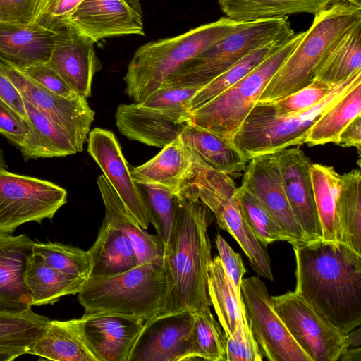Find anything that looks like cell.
Instances as JSON below:
<instances>
[{"mask_svg":"<svg viewBox=\"0 0 361 361\" xmlns=\"http://www.w3.org/2000/svg\"><path fill=\"white\" fill-rule=\"evenodd\" d=\"M288 18L245 22L185 62L163 85L202 87L255 49L293 36Z\"/></svg>","mask_w":361,"mask_h":361,"instance_id":"ba28073f","label":"cell"},{"mask_svg":"<svg viewBox=\"0 0 361 361\" xmlns=\"http://www.w3.org/2000/svg\"><path fill=\"white\" fill-rule=\"evenodd\" d=\"M49 322L32 307L20 312L0 309V348L23 349L28 354Z\"/></svg>","mask_w":361,"mask_h":361,"instance_id":"74e56055","label":"cell"},{"mask_svg":"<svg viewBox=\"0 0 361 361\" xmlns=\"http://www.w3.org/2000/svg\"><path fill=\"white\" fill-rule=\"evenodd\" d=\"M361 83V70L331 87L314 106L295 114H275L268 103L256 102L232 139L248 161L254 157L305 143L312 125L338 99Z\"/></svg>","mask_w":361,"mask_h":361,"instance_id":"8992f818","label":"cell"},{"mask_svg":"<svg viewBox=\"0 0 361 361\" xmlns=\"http://www.w3.org/2000/svg\"><path fill=\"white\" fill-rule=\"evenodd\" d=\"M66 27L92 44L111 37L145 35L142 10L127 0H83Z\"/></svg>","mask_w":361,"mask_h":361,"instance_id":"2e32d148","label":"cell"},{"mask_svg":"<svg viewBox=\"0 0 361 361\" xmlns=\"http://www.w3.org/2000/svg\"><path fill=\"white\" fill-rule=\"evenodd\" d=\"M241 185L269 212L292 245L307 243L286 197L276 152L254 157L243 171Z\"/></svg>","mask_w":361,"mask_h":361,"instance_id":"9a60e30c","label":"cell"},{"mask_svg":"<svg viewBox=\"0 0 361 361\" xmlns=\"http://www.w3.org/2000/svg\"><path fill=\"white\" fill-rule=\"evenodd\" d=\"M235 196L252 232L256 238L267 247L274 242L289 243V238L259 201L243 186L237 187Z\"/></svg>","mask_w":361,"mask_h":361,"instance_id":"b9f144b4","label":"cell"},{"mask_svg":"<svg viewBox=\"0 0 361 361\" xmlns=\"http://www.w3.org/2000/svg\"><path fill=\"white\" fill-rule=\"evenodd\" d=\"M34 243L26 234L0 233V309L20 312L32 307L24 273Z\"/></svg>","mask_w":361,"mask_h":361,"instance_id":"44dd1931","label":"cell"},{"mask_svg":"<svg viewBox=\"0 0 361 361\" xmlns=\"http://www.w3.org/2000/svg\"><path fill=\"white\" fill-rule=\"evenodd\" d=\"M85 280L54 269L33 253L27 259L24 273L32 306L51 305L63 296L78 294Z\"/></svg>","mask_w":361,"mask_h":361,"instance_id":"83f0119b","label":"cell"},{"mask_svg":"<svg viewBox=\"0 0 361 361\" xmlns=\"http://www.w3.org/2000/svg\"><path fill=\"white\" fill-rule=\"evenodd\" d=\"M192 350L194 360L226 361V337L210 307L192 311Z\"/></svg>","mask_w":361,"mask_h":361,"instance_id":"ab89813d","label":"cell"},{"mask_svg":"<svg viewBox=\"0 0 361 361\" xmlns=\"http://www.w3.org/2000/svg\"><path fill=\"white\" fill-rule=\"evenodd\" d=\"M287 39L275 40L255 49L204 85L190 100L188 103L189 112L203 106L235 84Z\"/></svg>","mask_w":361,"mask_h":361,"instance_id":"8d00e7d4","label":"cell"},{"mask_svg":"<svg viewBox=\"0 0 361 361\" xmlns=\"http://www.w3.org/2000/svg\"><path fill=\"white\" fill-rule=\"evenodd\" d=\"M361 115V83L347 92L310 128L305 143L310 146L334 142L337 145L344 128Z\"/></svg>","mask_w":361,"mask_h":361,"instance_id":"e575fe53","label":"cell"},{"mask_svg":"<svg viewBox=\"0 0 361 361\" xmlns=\"http://www.w3.org/2000/svg\"><path fill=\"white\" fill-rule=\"evenodd\" d=\"M74 321L97 361H128L145 322L113 314H83Z\"/></svg>","mask_w":361,"mask_h":361,"instance_id":"ac0fdd59","label":"cell"},{"mask_svg":"<svg viewBox=\"0 0 361 361\" xmlns=\"http://www.w3.org/2000/svg\"><path fill=\"white\" fill-rule=\"evenodd\" d=\"M361 22V6L334 0L314 14L310 28L269 80L257 102H271L312 81V72L330 47Z\"/></svg>","mask_w":361,"mask_h":361,"instance_id":"5b68a950","label":"cell"},{"mask_svg":"<svg viewBox=\"0 0 361 361\" xmlns=\"http://www.w3.org/2000/svg\"><path fill=\"white\" fill-rule=\"evenodd\" d=\"M263 355L246 314L241 316L233 334L226 338V361H262Z\"/></svg>","mask_w":361,"mask_h":361,"instance_id":"f6af8a7d","label":"cell"},{"mask_svg":"<svg viewBox=\"0 0 361 361\" xmlns=\"http://www.w3.org/2000/svg\"><path fill=\"white\" fill-rule=\"evenodd\" d=\"M334 0H218L221 11L235 21L288 17L295 13L316 14Z\"/></svg>","mask_w":361,"mask_h":361,"instance_id":"1f68e13d","label":"cell"},{"mask_svg":"<svg viewBox=\"0 0 361 361\" xmlns=\"http://www.w3.org/2000/svg\"><path fill=\"white\" fill-rule=\"evenodd\" d=\"M215 243L223 268L231 281L238 296L242 298V280L246 272L242 258L219 233L216 237Z\"/></svg>","mask_w":361,"mask_h":361,"instance_id":"f907efd6","label":"cell"},{"mask_svg":"<svg viewBox=\"0 0 361 361\" xmlns=\"http://www.w3.org/2000/svg\"><path fill=\"white\" fill-rule=\"evenodd\" d=\"M241 295L245 314L263 356L269 361H312L276 312L265 283L243 278Z\"/></svg>","mask_w":361,"mask_h":361,"instance_id":"8fae6325","label":"cell"},{"mask_svg":"<svg viewBox=\"0 0 361 361\" xmlns=\"http://www.w3.org/2000/svg\"><path fill=\"white\" fill-rule=\"evenodd\" d=\"M271 298L276 312L312 361H338L348 348L347 334L331 324L295 290Z\"/></svg>","mask_w":361,"mask_h":361,"instance_id":"7c38bea8","label":"cell"},{"mask_svg":"<svg viewBox=\"0 0 361 361\" xmlns=\"http://www.w3.org/2000/svg\"><path fill=\"white\" fill-rule=\"evenodd\" d=\"M276 154L286 197L307 243L322 239L310 173V159L299 148L288 147Z\"/></svg>","mask_w":361,"mask_h":361,"instance_id":"d6986e66","label":"cell"},{"mask_svg":"<svg viewBox=\"0 0 361 361\" xmlns=\"http://www.w3.org/2000/svg\"><path fill=\"white\" fill-rule=\"evenodd\" d=\"M16 68L25 77L57 96L68 99L83 97L46 63Z\"/></svg>","mask_w":361,"mask_h":361,"instance_id":"bcb514c9","label":"cell"},{"mask_svg":"<svg viewBox=\"0 0 361 361\" xmlns=\"http://www.w3.org/2000/svg\"><path fill=\"white\" fill-rule=\"evenodd\" d=\"M192 162L191 149L179 135L150 160L130 169L137 185L157 184L178 192L190 175Z\"/></svg>","mask_w":361,"mask_h":361,"instance_id":"cb8c5ba5","label":"cell"},{"mask_svg":"<svg viewBox=\"0 0 361 361\" xmlns=\"http://www.w3.org/2000/svg\"><path fill=\"white\" fill-rule=\"evenodd\" d=\"M116 126L130 140L163 148L180 134L185 123L137 102L120 104L115 113Z\"/></svg>","mask_w":361,"mask_h":361,"instance_id":"7402d4cb","label":"cell"},{"mask_svg":"<svg viewBox=\"0 0 361 361\" xmlns=\"http://www.w3.org/2000/svg\"><path fill=\"white\" fill-rule=\"evenodd\" d=\"M44 0H0V23L30 25L35 22Z\"/></svg>","mask_w":361,"mask_h":361,"instance_id":"c3c4849f","label":"cell"},{"mask_svg":"<svg viewBox=\"0 0 361 361\" xmlns=\"http://www.w3.org/2000/svg\"><path fill=\"white\" fill-rule=\"evenodd\" d=\"M30 132V122L0 99V133L18 147Z\"/></svg>","mask_w":361,"mask_h":361,"instance_id":"681fc988","label":"cell"},{"mask_svg":"<svg viewBox=\"0 0 361 361\" xmlns=\"http://www.w3.org/2000/svg\"><path fill=\"white\" fill-rule=\"evenodd\" d=\"M314 198L322 228V240L337 242L336 205L341 175L332 166L312 164L310 169Z\"/></svg>","mask_w":361,"mask_h":361,"instance_id":"d590c367","label":"cell"},{"mask_svg":"<svg viewBox=\"0 0 361 361\" xmlns=\"http://www.w3.org/2000/svg\"><path fill=\"white\" fill-rule=\"evenodd\" d=\"M28 354L55 361H97L82 339L74 319L49 320Z\"/></svg>","mask_w":361,"mask_h":361,"instance_id":"4316f807","label":"cell"},{"mask_svg":"<svg viewBox=\"0 0 361 361\" xmlns=\"http://www.w3.org/2000/svg\"><path fill=\"white\" fill-rule=\"evenodd\" d=\"M348 348L360 347L361 344V333L360 328L354 329L347 333Z\"/></svg>","mask_w":361,"mask_h":361,"instance_id":"9f6ffc18","label":"cell"},{"mask_svg":"<svg viewBox=\"0 0 361 361\" xmlns=\"http://www.w3.org/2000/svg\"><path fill=\"white\" fill-rule=\"evenodd\" d=\"M180 135L186 146L213 169L231 176L245 171L248 161L231 141L188 123Z\"/></svg>","mask_w":361,"mask_h":361,"instance_id":"f546056e","label":"cell"},{"mask_svg":"<svg viewBox=\"0 0 361 361\" xmlns=\"http://www.w3.org/2000/svg\"><path fill=\"white\" fill-rule=\"evenodd\" d=\"M361 70V22L341 35L312 72V80L334 87Z\"/></svg>","mask_w":361,"mask_h":361,"instance_id":"4dcf8cb0","label":"cell"},{"mask_svg":"<svg viewBox=\"0 0 361 361\" xmlns=\"http://www.w3.org/2000/svg\"><path fill=\"white\" fill-rule=\"evenodd\" d=\"M32 253L63 274L86 279L90 276L92 262L88 250L59 243L35 242Z\"/></svg>","mask_w":361,"mask_h":361,"instance_id":"60d3db41","label":"cell"},{"mask_svg":"<svg viewBox=\"0 0 361 361\" xmlns=\"http://www.w3.org/2000/svg\"><path fill=\"white\" fill-rule=\"evenodd\" d=\"M331 86L317 80L312 81L305 87L290 94L269 104L277 115L286 116L305 111L323 99L331 89Z\"/></svg>","mask_w":361,"mask_h":361,"instance_id":"ee69618b","label":"cell"},{"mask_svg":"<svg viewBox=\"0 0 361 361\" xmlns=\"http://www.w3.org/2000/svg\"><path fill=\"white\" fill-rule=\"evenodd\" d=\"M67 202V191L43 179L0 173V233H12L27 222L51 219Z\"/></svg>","mask_w":361,"mask_h":361,"instance_id":"30bf717a","label":"cell"},{"mask_svg":"<svg viewBox=\"0 0 361 361\" xmlns=\"http://www.w3.org/2000/svg\"><path fill=\"white\" fill-rule=\"evenodd\" d=\"M200 89L197 87L162 85L145 100L138 104L144 107L158 110L178 123H185L189 113L188 103Z\"/></svg>","mask_w":361,"mask_h":361,"instance_id":"7bdbcfd3","label":"cell"},{"mask_svg":"<svg viewBox=\"0 0 361 361\" xmlns=\"http://www.w3.org/2000/svg\"><path fill=\"white\" fill-rule=\"evenodd\" d=\"M30 132L21 146L25 161L38 158L61 157L78 153L68 136L23 98Z\"/></svg>","mask_w":361,"mask_h":361,"instance_id":"f1b7e54d","label":"cell"},{"mask_svg":"<svg viewBox=\"0 0 361 361\" xmlns=\"http://www.w3.org/2000/svg\"><path fill=\"white\" fill-rule=\"evenodd\" d=\"M0 70L24 99L68 136L77 152L83 150L94 118V111L88 105L86 98L68 99L57 96L25 77L1 59Z\"/></svg>","mask_w":361,"mask_h":361,"instance_id":"4fadbf2b","label":"cell"},{"mask_svg":"<svg viewBox=\"0 0 361 361\" xmlns=\"http://www.w3.org/2000/svg\"><path fill=\"white\" fill-rule=\"evenodd\" d=\"M83 0H44L35 23L53 32L67 26V21Z\"/></svg>","mask_w":361,"mask_h":361,"instance_id":"7dc6e473","label":"cell"},{"mask_svg":"<svg viewBox=\"0 0 361 361\" xmlns=\"http://www.w3.org/2000/svg\"><path fill=\"white\" fill-rule=\"evenodd\" d=\"M192 312H162L145 322L128 361L193 360Z\"/></svg>","mask_w":361,"mask_h":361,"instance_id":"5bb4252c","label":"cell"},{"mask_svg":"<svg viewBox=\"0 0 361 361\" xmlns=\"http://www.w3.org/2000/svg\"><path fill=\"white\" fill-rule=\"evenodd\" d=\"M298 293L331 324L347 334L361 324V255L338 242L293 245Z\"/></svg>","mask_w":361,"mask_h":361,"instance_id":"6da1fadb","label":"cell"},{"mask_svg":"<svg viewBox=\"0 0 361 361\" xmlns=\"http://www.w3.org/2000/svg\"><path fill=\"white\" fill-rule=\"evenodd\" d=\"M337 145L348 147H355L358 152L361 147V115L355 117L341 132Z\"/></svg>","mask_w":361,"mask_h":361,"instance_id":"f5cc1de1","label":"cell"},{"mask_svg":"<svg viewBox=\"0 0 361 361\" xmlns=\"http://www.w3.org/2000/svg\"><path fill=\"white\" fill-rule=\"evenodd\" d=\"M55 32L36 23L15 25L0 23V59L15 68L47 63Z\"/></svg>","mask_w":361,"mask_h":361,"instance_id":"603a6c76","label":"cell"},{"mask_svg":"<svg viewBox=\"0 0 361 361\" xmlns=\"http://www.w3.org/2000/svg\"><path fill=\"white\" fill-rule=\"evenodd\" d=\"M207 291L226 337L231 336L245 314L243 299L225 272L219 256L212 259L207 276Z\"/></svg>","mask_w":361,"mask_h":361,"instance_id":"836d02e7","label":"cell"},{"mask_svg":"<svg viewBox=\"0 0 361 361\" xmlns=\"http://www.w3.org/2000/svg\"><path fill=\"white\" fill-rule=\"evenodd\" d=\"M244 23L222 17L180 35L141 46L131 59L123 78L126 94L135 102L145 100L185 62Z\"/></svg>","mask_w":361,"mask_h":361,"instance_id":"277c9868","label":"cell"},{"mask_svg":"<svg viewBox=\"0 0 361 361\" xmlns=\"http://www.w3.org/2000/svg\"><path fill=\"white\" fill-rule=\"evenodd\" d=\"M192 169L188 178L199 199L212 212L219 226L228 231L247 257L252 269L274 280L266 247L256 238L239 207L236 185L231 176L207 164L191 149Z\"/></svg>","mask_w":361,"mask_h":361,"instance_id":"9c48e42d","label":"cell"},{"mask_svg":"<svg viewBox=\"0 0 361 361\" xmlns=\"http://www.w3.org/2000/svg\"><path fill=\"white\" fill-rule=\"evenodd\" d=\"M0 99L12 107L25 121H28L26 114L23 97L13 82L0 70Z\"/></svg>","mask_w":361,"mask_h":361,"instance_id":"816d5d0a","label":"cell"},{"mask_svg":"<svg viewBox=\"0 0 361 361\" xmlns=\"http://www.w3.org/2000/svg\"><path fill=\"white\" fill-rule=\"evenodd\" d=\"M174 237L164 261L169 283L164 312L194 311L210 307L208 268L212 260L208 235L209 209L187 180L176 192Z\"/></svg>","mask_w":361,"mask_h":361,"instance_id":"7a4b0ae2","label":"cell"},{"mask_svg":"<svg viewBox=\"0 0 361 361\" xmlns=\"http://www.w3.org/2000/svg\"><path fill=\"white\" fill-rule=\"evenodd\" d=\"M169 283L164 257L107 276H89L78 293L84 315L113 314L146 321L164 312Z\"/></svg>","mask_w":361,"mask_h":361,"instance_id":"3957f363","label":"cell"},{"mask_svg":"<svg viewBox=\"0 0 361 361\" xmlns=\"http://www.w3.org/2000/svg\"><path fill=\"white\" fill-rule=\"evenodd\" d=\"M92 262L90 276H107L128 271L139 264L127 235L104 219L96 240L88 250Z\"/></svg>","mask_w":361,"mask_h":361,"instance_id":"484cf974","label":"cell"},{"mask_svg":"<svg viewBox=\"0 0 361 361\" xmlns=\"http://www.w3.org/2000/svg\"><path fill=\"white\" fill-rule=\"evenodd\" d=\"M156 229L164 253L171 247L176 226L177 195L173 190L157 184L138 185Z\"/></svg>","mask_w":361,"mask_h":361,"instance_id":"f35d334b","label":"cell"},{"mask_svg":"<svg viewBox=\"0 0 361 361\" xmlns=\"http://www.w3.org/2000/svg\"><path fill=\"white\" fill-rule=\"evenodd\" d=\"M304 34L305 31L295 33L235 84L189 112L185 123L232 142L267 85Z\"/></svg>","mask_w":361,"mask_h":361,"instance_id":"52a82bcc","label":"cell"},{"mask_svg":"<svg viewBox=\"0 0 361 361\" xmlns=\"http://www.w3.org/2000/svg\"><path fill=\"white\" fill-rule=\"evenodd\" d=\"M105 208L104 220L124 233L131 241L139 264L147 263L164 257L159 238L142 228L127 209L106 178L100 175L97 180Z\"/></svg>","mask_w":361,"mask_h":361,"instance_id":"d4e9b609","label":"cell"},{"mask_svg":"<svg viewBox=\"0 0 361 361\" xmlns=\"http://www.w3.org/2000/svg\"><path fill=\"white\" fill-rule=\"evenodd\" d=\"M350 3L361 6V0H348Z\"/></svg>","mask_w":361,"mask_h":361,"instance_id":"91938a15","label":"cell"},{"mask_svg":"<svg viewBox=\"0 0 361 361\" xmlns=\"http://www.w3.org/2000/svg\"><path fill=\"white\" fill-rule=\"evenodd\" d=\"M8 165L6 163L4 152L0 148V173L7 171Z\"/></svg>","mask_w":361,"mask_h":361,"instance_id":"6f0895ef","label":"cell"},{"mask_svg":"<svg viewBox=\"0 0 361 361\" xmlns=\"http://www.w3.org/2000/svg\"><path fill=\"white\" fill-rule=\"evenodd\" d=\"M87 143L88 153L127 209L142 228L147 229L149 215L147 205L114 133L106 129L94 128L89 133Z\"/></svg>","mask_w":361,"mask_h":361,"instance_id":"e0dca14e","label":"cell"},{"mask_svg":"<svg viewBox=\"0 0 361 361\" xmlns=\"http://www.w3.org/2000/svg\"><path fill=\"white\" fill-rule=\"evenodd\" d=\"M25 354L27 351L23 349L0 348V361H11Z\"/></svg>","mask_w":361,"mask_h":361,"instance_id":"db71d44e","label":"cell"},{"mask_svg":"<svg viewBox=\"0 0 361 361\" xmlns=\"http://www.w3.org/2000/svg\"><path fill=\"white\" fill-rule=\"evenodd\" d=\"M93 44L66 27L55 32L51 54L46 63L86 99L91 95L93 77L102 68Z\"/></svg>","mask_w":361,"mask_h":361,"instance_id":"ffe728a7","label":"cell"},{"mask_svg":"<svg viewBox=\"0 0 361 361\" xmlns=\"http://www.w3.org/2000/svg\"><path fill=\"white\" fill-rule=\"evenodd\" d=\"M337 242L361 255V173L353 170L341 175L336 205Z\"/></svg>","mask_w":361,"mask_h":361,"instance_id":"d6a6232c","label":"cell"},{"mask_svg":"<svg viewBox=\"0 0 361 361\" xmlns=\"http://www.w3.org/2000/svg\"><path fill=\"white\" fill-rule=\"evenodd\" d=\"M338 360L341 361H360L361 360V348H348L341 355Z\"/></svg>","mask_w":361,"mask_h":361,"instance_id":"11a10c76","label":"cell"},{"mask_svg":"<svg viewBox=\"0 0 361 361\" xmlns=\"http://www.w3.org/2000/svg\"><path fill=\"white\" fill-rule=\"evenodd\" d=\"M129 3H130L133 6L137 8V9L142 10L140 6V0H127Z\"/></svg>","mask_w":361,"mask_h":361,"instance_id":"680465c9","label":"cell"}]
</instances>
